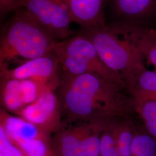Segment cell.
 <instances>
[{
	"mask_svg": "<svg viewBox=\"0 0 156 156\" xmlns=\"http://www.w3.org/2000/svg\"><path fill=\"white\" fill-rule=\"evenodd\" d=\"M58 86L62 113L71 120L106 121L126 116L133 100L123 94V86L94 73L71 75L62 73Z\"/></svg>",
	"mask_w": 156,
	"mask_h": 156,
	"instance_id": "6da1fadb",
	"label": "cell"
},
{
	"mask_svg": "<svg viewBox=\"0 0 156 156\" xmlns=\"http://www.w3.org/2000/svg\"><path fill=\"white\" fill-rule=\"evenodd\" d=\"M147 31L134 23L124 21L82 28L79 33L93 43L106 66L124 79L144 65L142 45Z\"/></svg>",
	"mask_w": 156,
	"mask_h": 156,
	"instance_id": "7a4b0ae2",
	"label": "cell"
},
{
	"mask_svg": "<svg viewBox=\"0 0 156 156\" xmlns=\"http://www.w3.org/2000/svg\"><path fill=\"white\" fill-rule=\"evenodd\" d=\"M14 12L1 30L0 68L49 55L57 41L24 8Z\"/></svg>",
	"mask_w": 156,
	"mask_h": 156,
	"instance_id": "3957f363",
	"label": "cell"
},
{
	"mask_svg": "<svg viewBox=\"0 0 156 156\" xmlns=\"http://www.w3.org/2000/svg\"><path fill=\"white\" fill-rule=\"evenodd\" d=\"M106 121L62 127L51 141L55 156H100L101 135Z\"/></svg>",
	"mask_w": 156,
	"mask_h": 156,
	"instance_id": "277c9868",
	"label": "cell"
},
{
	"mask_svg": "<svg viewBox=\"0 0 156 156\" xmlns=\"http://www.w3.org/2000/svg\"><path fill=\"white\" fill-rule=\"evenodd\" d=\"M23 8L57 41L74 35L66 0H27Z\"/></svg>",
	"mask_w": 156,
	"mask_h": 156,
	"instance_id": "5b68a950",
	"label": "cell"
},
{
	"mask_svg": "<svg viewBox=\"0 0 156 156\" xmlns=\"http://www.w3.org/2000/svg\"><path fill=\"white\" fill-rule=\"evenodd\" d=\"M51 53L54 55L74 56L82 58L93 68L97 75L126 87L122 76L106 66L101 60L93 43L81 34L56 41Z\"/></svg>",
	"mask_w": 156,
	"mask_h": 156,
	"instance_id": "8992f818",
	"label": "cell"
},
{
	"mask_svg": "<svg viewBox=\"0 0 156 156\" xmlns=\"http://www.w3.org/2000/svg\"><path fill=\"white\" fill-rule=\"evenodd\" d=\"M50 135L62 128V107L57 94L48 89L34 102L16 113Z\"/></svg>",
	"mask_w": 156,
	"mask_h": 156,
	"instance_id": "52a82bcc",
	"label": "cell"
},
{
	"mask_svg": "<svg viewBox=\"0 0 156 156\" xmlns=\"http://www.w3.org/2000/svg\"><path fill=\"white\" fill-rule=\"evenodd\" d=\"M1 78L17 80H30L45 84L56 89L59 83L61 70L56 57L50 53L20 64L13 68H2Z\"/></svg>",
	"mask_w": 156,
	"mask_h": 156,
	"instance_id": "ba28073f",
	"label": "cell"
},
{
	"mask_svg": "<svg viewBox=\"0 0 156 156\" xmlns=\"http://www.w3.org/2000/svg\"><path fill=\"white\" fill-rule=\"evenodd\" d=\"M108 0H66L73 23L82 28L105 25V6Z\"/></svg>",
	"mask_w": 156,
	"mask_h": 156,
	"instance_id": "9c48e42d",
	"label": "cell"
},
{
	"mask_svg": "<svg viewBox=\"0 0 156 156\" xmlns=\"http://www.w3.org/2000/svg\"><path fill=\"white\" fill-rule=\"evenodd\" d=\"M134 104L156 101V71L146 69L145 65L138 68L124 79Z\"/></svg>",
	"mask_w": 156,
	"mask_h": 156,
	"instance_id": "30bf717a",
	"label": "cell"
},
{
	"mask_svg": "<svg viewBox=\"0 0 156 156\" xmlns=\"http://www.w3.org/2000/svg\"><path fill=\"white\" fill-rule=\"evenodd\" d=\"M112 9L125 21L133 22L150 14L156 0H110Z\"/></svg>",
	"mask_w": 156,
	"mask_h": 156,
	"instance_id": "8fae6325",
	"label": "cell"
},
{
	"mask_svg": "<svg viewBox=\"0 0 156 156\" xmlns=\"http://www.w3.org/2000/svg\"><path fill=\"white\" fill-rule=\"evenodd\" d=\"M1 102L6 111L15 114L26 106L21 90L20 80L1 78Z\"/></svg>",
	"mask_w": 156,
	"mask_h": 156,
	"instance_id": "7c38bea8",
	"label": "cell"
},
{
	"mask_svg": "<svg viewBox=\"0 0 156 156\" xmlns=\"http://www.w3.org/2000/svg\"><path fill=\"white\" fill-rule=\"evenodd\" d=\"M112 126L119 156H131L133 124L124 117H117L112 120Z\"/></svg>",
	"mask_w": 156,
	"mask_h": 156,
	"instance_id": "4fadbf2b",
	"label": "cell"
},
{
	"mask_svg": "<svg viewBox=\"0 0 156 156\" xmlns=\"http://www.w3.org/2000/svg\"><path fill=\"white\" fill-rule=\"evenodd\" d=\"M24 156H55L49 135L13 142Z\"/></svg>",
	"mask_w": 156,
	"mask_h": 156,
	"instance_id": "5bb4252c",
	"label": "cell"
},
{
	"mask_svg": "<svg viewBox=\"0 0 156 156\" xmlns=\"http://www.w3.org/2000/svg\"><path fill=\"white\" fill-rule=\"evenodd\" d=\"M131 156H156V140L146 131L135 128Z\"/></svg>",
	"mask_w": 156,
	"mask_h": 156,
	"instance_id": "9a60e30c",
	"label": "cell"
},
{
	"mask_svg": "<svg viewBox=\"0 0 156 156\" xmlns=\"http://www.w3.org/2000/svg\"><path fill=\"white\" fill-rule=\"evenodd\" d=\"M134 109L138 114L145 131L156 140V101H147L134 104Z\"/></svg>",
	"mask_w": 156,
	"mask_h": 156,
	"instance_id": "2e32d148",
	"label": "cell"
},
{
	"mask_svg": "<svg viewBox=\"0 0 156 156\" xmlns=\"http://www.w3.org/2000/svg\"><path fill=\"white\" fill-rule=\"evenodd\" d=\"M112 120L106 122L101 135L100 156H119L112 129Z\"/></svg>",
	"mask_w": 156,
	"mask_h": 156,
	"instance_id": "e0dca14e",
	"label": "cell"
},
{
	"mask_svg": "<svg viewBox=\"0 0 156 156\" xmlns=\"http://www.w3.org/2000/svg\"><path fill=\"white\" fill-rule=\"evenodd\" d=\"M142 51L156 71V30H147L142 42Z\"/></svg>",
	"mask_w": 156,
	"mask_h": 156,
	"instance_id": "ac0fdd59",
	"label": "cell"
},
{
	"mask_svg": "<svg viewBox=\"0 0 156 156\" xmlns=\"http://www.w3.org/2000/svg\"><path fill=\"white\" fill-rule=\"evenodd\" d=\"M0 156H24L22 151L15 145L0 126Z\"/></svg>",
	"mask_w": 156,
	"mask_h": 156,
	"instance_id": "d6986e66",
	"label": "cell"
},
{
	"mask_svg": "<svg viewBox=\"0 0 156 156\" xmlns=\"http://www.w3.org/2000/svg\"><path fill=\"white\" fill-rule=\"evenodd\" d=\"M27 0H0V16L3 19L11 12L23 8Z\"/></svg>",
	"mask_w": 156,
	"mask_h": 156,
	"instance_id": "ffe728a7",
	"label": "cell"
}]
</instances>
